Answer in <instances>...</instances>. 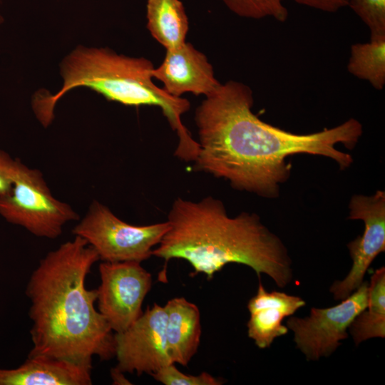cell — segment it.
I'll return each mask as SVG.
<instances>
[{"mask_svg": "<svg viewBox=\"0 0 385 385\" xmlns=\"http://www.w3.org/2000/svg\"><path fill=\"white\" fill-rule=\"evenodd\" d=\"M250 87L230 81L222 84L197 108L195 120L199 151L194 168L227 180L237 190L277 198L290 178L288 158L297 154L327 157L341 170L352 156L336 148L353 149L363 129L355 118L332 128L308 134L293 133L261 120L252 111Z\"/></svg>", "mask_w": 385, "mask_h": 385, "instance_id": "obj_1", "label": "cell"}, {"mask_svg": "<svg viewBox=\"0 0 385 385\" xmlns=\"http://www.w3.org/2000/svg\"><path fill=\"white\" fill-rule=\"evenodd\" d=\"M4 21V18L2 16V15L0 14V24H1Z\"/></svg>", "mask_w": 385, "mask_h": 385, "instance_id": "obj_23", "label": "cell"}, {"mask_svg": "<svg viewBox=\"0 0 385 385\" xmlns=\"http://www.w3.org/2000/svg\"><path fill=\"white\" fill-rule=\"evenodd\" d=\"M235 14L245 18L260 19L272 17L284 22L288 16L282 0H222Z\"/></svg>", "mask_w": 385, "mask_h": 385, "instance_id": "obj_18", "label": "cell"}, {"mask_svg": "<svg viewBox=\"0 0 385 385\" xmlns=\"http://www.w3.org/2000/svg\"><path fill=\"white\" fill-rule=\"evenodd\" d=\"M62 86L54 94L39 93L33 100V109L45 127L54 118L58 101L69 91L86 87L110 101L128 106L160 107L172 129L178 136L175 155L193 156L198 143L182 122V115L190 107L189 101L168 94L152 81L153 64L143 57L118 54L108 48L79 45L61 61Z\"/></svg>", "mask_w": 385, "mask_h": 385, "instance_id": "obj_4", "label": "cell"}, {"mask_svg": "<svg viewBox=\"0 0 385 385\" xmlns=\"http://www.w3.org/2000/svg\"><path fill=\"white\" fill-rule=\"evenodd\" d=\"M169 227L168 221L143 226L128 224L93 200L72 232L85 239L103 262H141L152 255L153 247Z\"/></svg>", "mask_w": 385, "mask_h": 385, "instance_id": "obj_6", "label": "cell"}, {"mask_svg": "<svg viewBox=\"0 0 385 385\" xmlns=\"http://www.w3.org/2000/svg\"><path fill=\"white\" fill-rule=\"evenodd\" d=\"M164 307L168 354L173 363L185 366L196 354L200 342L199 309L184 297H175Z\"/></svg>", "mask_w": 385, "mask_h": 385, "instance_id": "obj_14", "label": "cell"}, {"mask_svg": "<svg viewBox=\"0 0 385 385\" xmlns=\"http://www.w3.org/2000/svg\"><path fill=\"white\" fill-rule=\"evenodd\" d=\"M156 381L165 385H220L222 381L207 372L199 375L182 373L175 364H170L150 374Z\"/></svg>", "mask_w": 385, "mask_h": 385, "instance_id": "obj_20", "label": "cell"}, {"mask_svg": "<svg viewBox=\"0 0 385 385\" xmlns=\"http://www.w3.org/2000/svg\"><path fill=\"white\" fill-rule=\"evenodd\" d=\"M306 302L298 296L283 292H267L260 282L257 294L248 302L250 317L247 322L248 337L260 349L270 346L274 340L287 334L283 319L304 307Z\"/></svg>", "mask_w": 385, "mask_h": 385, "instance_id": "obj_12", "label": "cell"}, {"mask_svg": "<svg viewBox=\"0 0 385 385\" xmlns=\"http://www.w3.org/2000/svg\"><path fill=\"white\" fill-rule=\"evenodd\" d=\"M348 329L356 346L369 339L385 337L384 267L371 275L366 307L354 318Z\"/></svg>", "mask_w": 385, "mask_h": 385, "instance_id": "obj_16", "label": "cell"}, {"mask_svg": "<svg viewBox=\"0 0 385 385\" xmlns=\"http://www.w3.org/2000/svg\"><path fill=\"white\" fill-rule=\"evenodd\" d=\"M1 0H0V4H1Z\"/></svg>", "mask_w": 385, "mask_h": 385, "instance_id": "obj_24", "label": "cell"}, {"mask_svg": "<svg viewBox=\"0 0 385 385\" xmlns=\"http://www.w3.org/2000/svg\"><path fill=\"white\" fill-rule=\"evenodd\" d=\"M99 260L94 248L76 235L40 260L26 288L33 322L28 356L79 363H92L93 356H115L113 331L94 306L98 291L86 287V277Z\"/></svg>", "mask_w": 385, "mask_h": 385, "instance_id": "obj_2", "label": "cell"}, {"mask_svg": "<svg viewBox=\"0 0 385 385\" xmlns=\"http://www.w3.org/2000/svg\"><path fill=\"white\" fill-rule=\"evenodd\" d=\"M152 76L161 81L163 89L175 97H181L185 93L206 97L221 85L205 55L188 42L166 50L162 63L153 68Z\"/></svg>", "mask_w": 385, "mask_h": 385, "instance_id": "obj_11", "label": "cell"}, {"mask_svg": "<svg viewBox=\"0 0 385 385\" xmlns=\"http://www.w3.org/2000/svg\"><path fill=\"white\" fill-rule=\"evenodd\" d=\"M19 162V159H14L7 152L0 150V194L11 190Z\"/></svg>", "mask_w": 385, "mask_h": 385, "instance_id": "obj_21", "label": "cell"}, {"mask_svg": "<svg viewBox=\"0 0 385 385\" xmlns=\"http://www.w3.org/2000/svg\"><path fill=\"white\" fill-rule=\"evenodd\" d=\"M349 209L348 219L362 220L364 230L361 235L347 244L352 266L344 279L334 281L330 287L336 300H342L354 292L364 281L374 260L385 251V192L354 195Z\"/></svg>", "mask_w": 385, "mask_h": 385, "instance_id": "obj_9", "label": "cell"}, {"mask_svg": "<svg viewBox=\"0 0 385 385\" xmlns=\"http://www.w3.org/2000/svg\"><path fill=\"white\" fill-rule=\"evenodd\" d=\"M347 70L355 77L368 81L375 89L382 90L385 85V36L352 44Z\"/></svg>", "mask_w": 385, "mask_h": 385, "instance_id": "obj_17", "label": "cell"}, {"mask_svg": "<svg viewBox=\"0 0 385 385\" xmlns=\"http://www.w3.org/2000/svg\"><path fill=\"white\" fill-rule=\"evenodd\" d=\"M347 6L368 26L371 38L385 36V0H347Z\"/></svg>", "mask_w": 385, "mask_h": 385, "instance_id": "obj_19", "label": "cell"}, {"mask_svg": "<svg viewBox=\"0 0 385 385\" xmlns=\"http://www.w3.org/2000/svg\"><path fill=\"white\" fill-rule=\"evenodd\" d=\"M170 227L152 255L183 259L208 279L230 263L268 275L280 288L292 280V260L281 239L258 215L242 212L230 217L223 202L212 196L198 202L178 197L168 215Z\"/></svg>", "mask_w": 385, "mask_h": 385, "instance_id": "obj_3", "label": "cell"}, {"mask_svg": "<svg viewBox=\"0 0 385 385\" xmlns=\"http://www.w3.org/2000/svg\"><path fill=\"white\" fill-rule=\"evenodd\" d=\"M166 324L165 307L155 303L125 331L115 333L118 363L114 369L140 376L173 364L167 348Z\"/></svg>", "mask_w": 385, "mask_h": 385, "instance_id": "obj_10", "label": "cell"}, {"mask_svg": "<svg viewBox=\"0 0 385 385\" xmlns=\"http://www.w3.org/2000/svg\"><path fill=\"white\" fill-rule=\"evenodd\" d=\"M99 273L98 310L113 332H123L143 313V300L152 286L151 274L135 261L103 262Z\"/></svg>", "mask_w": 385, "mask_h": 385, "instance_id": "obj_8", "label": "cell"}, {"mask_svg": "<svg viewBox=\"0 0 385 385\" xmlns=\"http://www.w3.org/2000/svg\"><path fill=\"white\" fill-rule=\"evenodd\" d=\"M0 215L36 237L56 239L78 214L66 202L55 198L38 169L19 160L10 191L0 194Z\"/></svg>", "mask_w": 385, "mask_h": 385, "instance_id": "obj_5", "label": "cell"}, {"mask_svg": "<svg viewBox=\"0 0 385 385\" xmlns=\"http://www.w3.org/2000/svg\"><path fill=\"white\" fill-rule=\"evenodd\" d=\"M298 4L327 12H335L347 6V0H294Z\"/></svg>", "mask_w": 385, "mask_h": 385, "instance_id": "obj_22", "label": "cell"}, {"mask_svg": "<svg viewBox=\"0 0 385 385\" xmlns=\"http://www.w3.org/2000/svg\"><path fill=\"white\" fill-rule=\"evenodd\" d=\"M147 29L166 50L185 43L188 19L180 0H147Z\"/></svg>", "mask_w": 385, "mask_h": 385, "instance_id": "obj_15", "label": "cell"}, {"mask_svg": "<svg viewBox=\"0 0 385 385\" xmlns=\"http://www.w3.org/2000/svg\"><path fill=\"white\" fill-rule=\"evenodd\" d=\"M369 282L364 281L349 297L328 308L312 307L304 318L289 317L287 327L294 332V341L307 361L331 355L348 337L354 318L367 305Z\"/></svg>", "mask_w": 385, "mask_h": 385, "instance_id": "obj_7", "label": "cell"}, {"mask_svg": "<svg viewBox=\"0 0 385 385\" xmlns=\"http://www.w3.org/2000/svg\"><path fill=\"white\" fill-rule=\"evenodd\" d=\"M92 363L28 356L19 367L0 369V385H91Z\"/></svg>", "mask_w": 385, "mask_h": 385, "instance_id": "obj_13", "label": "cell"}]
</instances>
